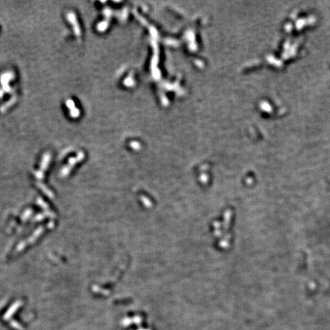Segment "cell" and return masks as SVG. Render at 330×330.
I'll return each instance as SVG.
<instances>
[{
  "instance_id": "1",
  "label": "cell",
  "mask_w": 330,
  "mask_h": 330,
  "mask_svg": "<svg viewBox=\"0 0 330 330\" xmlns=\"http://www.w3.org/2000/svg\"><path fill=\"white\" fill-rule=\"evenodd\" d=\"M14 78V73L12 71H8L2 73L0 77V82L5 93H11L12 89L9 85V82Z\"/></svg>"
},
{
  "instance_id": "2",
  "label": "cell",
  "mask_w": 330,
  "mask_h": 330,
  "mask_svg": "<svg viewBox=\"0 0 330 330\" xmlns=\"http://www.w3.org/2000/svg\"><path fill=\"white\" fill-rule=\"evenodd\" d=\"M67 19L69 21L71 25H72L73 31H74L75 35L77 36H80V29L79 28L78 23H77V18L74 13H73L72 12H70L68 14H67Z\"/></svg>"
},
{
  "instance_id": "3",
  "label": "cell",
  "mask_w": 330,
  "mask_h": 330,
  "mask_svg": "<svg viewBox=\"0 0 330 330\" xmlns=\"http://www.w3.org/2000/svg\"><path fill=\"white\" fill-rule=\"evenodd\" d=\"M50 154L48 153H46L44 155V157H43V158H42V166H41V169L39 170V171L37 173V177H39V176H41V175H42V173L44 172V171L45 170V169L47 168V167H48V164H49V162H50Z\"/></svg>"
},
{
  "instance_id": "4",
  "label": "cell",
  "mask_w": 330,
  "mask_h": 330,
  "mask_svg": "<svg viewBox=\"0 0 330 330\" xmlns=\"http://www.w3.org/2000/svg\"><path fill=\"white\" fill-rule=\"evenodd\" d=\"M16 96H14L13 98H12L10 100H9V102H7V103H5V105H3L2 107L0 108V112H4L8 108H9L10 106H12V105H13L14 103L16 102Z\"/></svg>"
},
{
  "instance_id": "5",
  "label": "cell",
  "mask_w": 330,
  "mask_h": 330,
  "mask_svg": "<svg viewBox=\"0 0 330 330\" xmlns=\"http://www.w3.org/2000/svg\"><path fill=\"white\" fill-rule=\"evenodd\" d=\"M65 103H66V105H67V107L69 108L70 110H73V109H74L75 108L74 102H73L72 99H67V100H66V102H65Z\"/></svg>"
},
{
  "instance_id": "6",
  "label": "cell",
  "mask_w": 330,
  "mask_h": 330,
  "mask_svg": "<svg viewBox=\"0 0 330 330\" xmlns=\"http://www.w3.org/2000/svg\"><path fill=\"white\" fill-rule=\"evenodd\" d=\"M79 113H80V112H79L78 110L76 109V108L71 110L70 112V115L71 116V117H73V118H77V116H78Z\"/></svg>"
},
{
  "instance_id": "7",
  "label": "cell",
  "mask_w": 330,
  "mask_h": 330,
  "mask_svg": "<svg viewBox=\"0 0 330 330\" xmlns=\"http://www.w3.org/2000/svg\"><path fill=\"white\" fill-rule=\"evenodd\" d=\"M4 93L5 92H3V90H0V99L3 97V96H4Z\"/></svg>"
}]
</instances>
